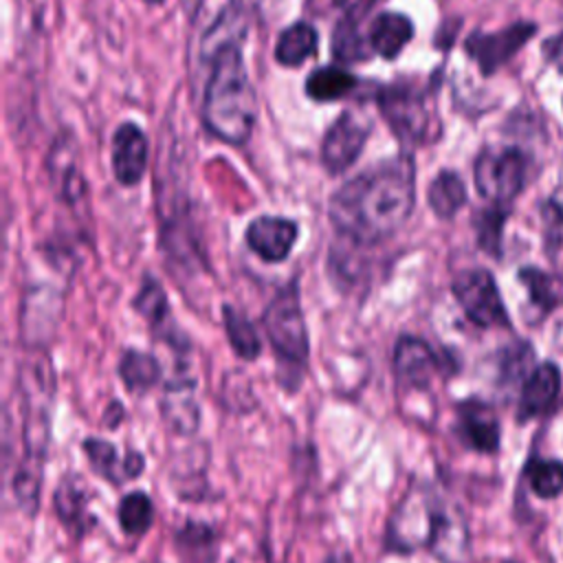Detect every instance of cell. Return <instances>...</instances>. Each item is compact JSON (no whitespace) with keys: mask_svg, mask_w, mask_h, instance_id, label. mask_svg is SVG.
<instances>
[{"mask_svg":"<svg viewBox=\"0 0 563 563\" xmlns=\"http://www.w3.org/2000/svg\"><path fill=\"white\" fill-rule=\"evenodd\" d=\"M158 411L172 433L180 438H194L200 431L202 409L196 398V378L187 374L185 363H180L178 372L165 383Z\"/></svg>","mask_w":563,"mask_h":563,"instance_id":"cell-13","label":"cell"},{"mask_svg":"<svg viewBox=\"0 0 563 563\" xmlns=\"http://www.w3.org/2000/svg\"><path fill=\"white\" fill-rule=\"evenodd\" d=\"M543 53H545L548 62H550V64H554L559 73H563V33H559V35H554V37L545 40V44H543Z\"/></svg>","mask_w":563,"mask_h":563,"instance_id":"cell-36","label":"cell"},{"mask_svg":"<svg viewBox=\"0 0 563 563\" xmlns=\"http://www.w3.org/2000/svg\"><path fill=\"white\" fill-rule=\"evenodd\" d=\"M416 202V167L398 154L343 183L330 200V220L341 238L376 244L398 233Z\"/></svg>","mask_w":563,"mask_h":563,"instance_id":"cell-1","label":"cell"},{"mask_svg":"<svg viewBox=\"0 0 563 563\" xmlns=\"http://www.w3.org/2000/svg\"><path fill=\"white\" fill-rule=\"evenodd\" d=\"M48 169H51L53 185L57 187L59 196L68 205H75L77 200H81L86 196V183H84V176L79 172L77 152H75V145H73L70 139L64 136L55 143V147L51 152Z\"/></svg>","mask_w":563,"mask_h":563,"instance_id":"cell-23","label":"cell"},{"mask_svg":"<svg viewBox=\"0 0 563 563\" xmlns=\"http://www.w3.org/2000/svg\"><path fill=\"white\" fill-rule=\"evenodd\" d=\"M376 0H334L336 9H341L343 20L358 22L361 18L367 15V11L374 7Z\"/></svg>","mask_w":563,"mask_h":563,"instance_id":"cell-34","label":"cell"},{"mask_svg":"<svg viewBox=\"0 0 563 563\" xmlns=\"http://www.w3.org/2000/svg\"><path fill=\"white\" fill-rule=\"evenodd\" d=\"M519 279L528 286L530 299L539 308L543 310L554 308V303L559 301V295H556V282L552 277H548L543 271H537V268H523L519 273Z\"/></svg>","mask_w":563,"mask_h":563,"instance_id":"cell-32","label":"cell"},{"mask_svg":"<svg viewBox=\"0 0 563 563\" xmlns=\"http://www.w3.org/2000/svg\"><path fill=\"white\" fill-rule=\"evenodd\" d=\"M506 213L499 209H486L479 220H477V235H479V246L493 253L495 257L499 255V240H501V227H504Z\"/></svg>","mask_w":563,"mask_h":563,"instance_id":"cell-33","label":"cell"},{"mask_svg":"<svg viewBox=\"0 0 563 563\" xmlns=\"http://www.w3.org/2000/svg\"><path fill=\"white\" fill-rule=\"evenodd\" d=\"M369 130L372 123L358 112H341V117L328 128L321 141V163L328 174H341L358 158Z\"/></svg>","mask_w":563,"mask_h":563,"instance_id":"cell-14","label":"cell"},{"mask_svg":"<svg viewBox=\"0 0 563 563\" xmlns=\"http://www.w3.org/2000/svg\"><path fill=\"white\" fill-rule=\"evenodd\" d=\"M532 35H534L532 22H517L495 33L477 31L468 35L464 48L477 62L479 70L484 75H490L499 66H504Z\"/></svg>","mask_w":563,"mask_h":563,"instance_id":"cell-16","label":"cell"},{"mask_svg":"<svg viewBox=\"0 0 563 563\" xmlns=\"http://www.w3.org/2000/svg\"><path fill=\"white\" fill-rule=\"evenodd\" d=\"M453 295L464 314L479 328L508 325V314L490 273L475 268L464 271L453 279Z\"/></svg>","mask_w":563,"mask_h":563,"instance_id":"cell-9","label":"cell"},{"mask_svg":"<svg viewBox=\"0 0 563 563\" xmlns=\"http://www.w3.org/2000/svg\"><path fill=\"white\" fill-rule=\"evenodd\" d=\"M147 165V139L145 132L128 121L121 123L112 136V172L114 178L125 185L134 187Z\"/></svg>","mask_w":563,"mask_h":563,"instance_id":"cell-19","label":"cell"},{"mask_svg":"<svg viewBox=\"0 0 563 563\" xmlns=\"http://www.w3.org/2000/svg\"><path fill=\"white\" fill-rule=\"evenodd\" d=\"M145 2H150V4H158V2H163V0H145Z\"/></svg>","mask_w":563,"mask_h":563,"instance_id":"cell-39","label":"cell"},{"mask_svg":"<svg viewBox=\"0 0 563 563\" xmlns=\"http://www.w3.org/2000/svg\"><path fill=\"white\" fill-rule=\"evenodd\" d=\"M550 207L554 209V213H556L559 218H563V189H559V191L550 198Z\"/></svg>","mask_w":563,"mask_h":563,"instance_id":"cell-38","label":"cell"},{"mask_svg":"<svg viewBox=\"0 0 563 563\" xmlns=\"http://www.w3.org/2000/svg\"><path fill=\"white\" fill-rule=\"evenodd\" d=\"M526 169V156L517 147L482 150L473 167L475 187L488 202L506 205L523 189Z\"/></svg>","mask_w":563,"mask_h":563,"instance_id":"cell-7","label":"cell"},{"mask_svg":"<svg viewBox=\"0 0 563 563\" xmlns=\"http://www.w3.org/2000/svg\"><path fill=\"white\" fill-rule=\"evenodd\" d=\"M125 418H128V413H125L123 402L117 400V398H112V400L106 405V411H103V416H101V424H103L108 431H117Z\"/></svg>","mask_w":563,"mask_h":563,"instance_id":"cell-35","label":"cell"},{"mask_svg":"<svg viewBox=\"0 0 563 563\" xmlns=\"http://www.w3.org/2000/svg\"><path fill=\"white\" fill-rule=\"evenodd\" d=\"M561 387V372L554 363H541L537 365L521 385L519 396V413L517 418L523 422L528 418L545 413L559 394Z\"/></svg>","mask_w":563,"mask_h":563,"instance_id":"cell-20","label":"cell"},{"mask_svg":"<svg viewBox=\"0 0 563 563\" xmlns=\"http://www.w3.org/2000/svg\"><path fill=\"white\" fill-rule=\"evenodd\" d=\"M150 563H161V561H150Z\"/></svg>","mask_w":563,"mask_h":563,"instance_id":"cell-41","label":"cell"},{"mask_svg":"<svg viewBox=\"0 0 563 563\" xmlns=\"http://www.w3.org/2000/svg\"><path fill=\"white\" fill-rule=\"evenodd\" d=\"M222 323L227 332V341L238 358L242 361H257L262 354V339L251 323V319L240 312L235 306H222Z\"/></svg>","mask_w":563,"mask_h":563,"instance_id":"cell-26","label":"cell"},{"mask_svg":"<svg viewBox=\"0 0 563 563\" xmlns=\"http://www.w3.org/2000/svg\"><path fill=\"white\" fill-rule=\"evenodd\" d=\"M391 367L400 389L427 391L433 378L444 372V361L424 339L413 334H402L394 345Z\"/></svg>","mask_w":563,"mask_h":563,"instance_id":"cell-11","label":"cell"},{"mask_svg":"<svg viewBox=\"0 0 563 563\" xmlns=\"http://www.w3.org/2000/svg\"><path fill=\"white\" fill-rule=\"evenodd\" d=\"M117 374L130 394L145 396L161 383L163 367L154 354L136 347H125L119 356Z\"/></svg>","mask_w":563,"mask_h":563,"instance_id":"cell-21","label":"cell"},{"mask_svg":"<svg viewBox=\"0 0 563 563\" xmlns=\"http://www.w3.org/2000/svg\"><path fill=\"white\" fill-rule=\"evenodd\" d=\"M356 88V77L341 66H321L306 79V92L314 101H334Z\"/></svg>","mask_w":563,"mask_h":563,"instance_id":"cell-28","label":"cell"},{"mask_svg":"<svg viewBox=\"0 0 563 563\" xmlns=\"http://www.w3.org/2000/svg\"><path fill=\"white\" fill-rule=\"evenodd\" d=\"M297 233V222L288 218L260 216L246 227V244L264 262H282L290 255Z\"/></svg>","mask_w":563,"mask_h":563,"instance_id":"cell-18","label":"cell"},{"mask_svg":"<svg viewBox=\"0 0 563 563\" xmlns=\"http://www.w3.org/2000/svg\"><path fill=\"white\" fill-rule=\"evenodd\" d=\"M317 51V31L308 22L290 24L277 40L275 59L282 66H299Z\"/></svg>","mask_w":563,"mask_h":563,"instance_id":"cell-29","label":"cell"},{"mask_svg":"<svg viewBox=\"0 0 563 563\" xmlns=\"http://www.w3.org/2000/svg\"><path fill=\"white\" fill-rule=\"evenodd\" d=\"M427 200L438 218L449 220L464 207L466 187L455 172H440L429 185Z\"/></svg>","mask_w":563,"mask_h":563,"instance_id":"cell-27","label":"cell"},{"mask_svg":"<svg viewBox=\"0 0 563 563\" xmlns=\"http://www.w3.org/2000/svg\"><path fill=\"white\" fill-rule=\"evenodd\" d=\"M211 70L205 84L202 123L220 141L242 145L257 119V97L249 79L240 42H229L205 55Z\"/></svg>","mask_w":563,"mask_h":563,"instance_id":"cell-2","label":"cell"},{"mask_svg":"<svg viewBox=\"0 0 563 563\" xmlns=\"http://www.w3.org/2000/svg\"><path fill=\"white\" fill-rule=\"evenodd\" d=\"M372 44L365 40L356 22L341 20L332 33V55L339 62H363L372 55Z\"/></svg>","mask_w":563,"mask_h":563,"instance_id":"cell-30","label":"cell"},{"mask_svg":"<svg viewBox=\"0 0 563 563\" xmlns=\"http://www.w3.org/2000/svg\"><path fill=\"white\" fill-rule=\"evenodd\" d=\"M174 545L185 563H216L218 559V530L202 519H187L174 532Z\"/></svg>","mask_w":563,"mask_h":563,"instance_id":"cell-22","label":"cell"},{"mask_svg":"<svg viewBox=\"0 0 563 563\" xmlns=\"http://www.w3.org/2000/svg\"><path fill=\"white\" fill-rule=\"evenodd\" d=\"M411 37H413L411 20L402 13H391V11L376 15L367 33L372 51L383 59H396Z\"/></svg>","mask_w":563,"mask_h":563,"instance_id":"cell-24","label":"cell"},{"mask_svg":"<svg viewBox=\"0 0 563 563\" xmlns=\"http://www.w3.org/2000/svg\"><path fill=\"white\" fill-rule=\"evenodd\" d=\"M506 563H517V561H506Z\"/></svg>","mask_w":563,"mask_h":563,"instance_id":"cell-40","label":"cell"},{"mask_svg":"<svg viewBox=\"0 0 563 563\" xmlns=\"http://www.w3.org/2000/svg\"><path fill=\"white\" fill-rule=\"evenodd\" d=\"M319 563H354V554L350 548H343V545H336V548H330Z\"/></svg>","mask_w":563,"mask_h":563,"instance_id":"cell-37","label":"cell"},{"mask_svg":"<svg viewBox=\"0 0 563 563\" xmlns=\"http://www.w3.org/2000/svg\"><path fill=\"white\" fill-rule=\"evenodd\" d=\"M455 435L466 449L495 455L501 442V424L495 409L479 398L460 400L455 405Z\"/></svg>","mask_w":563,"mask_h":563,"instance_id":"cell-15","label":"cell"},{"mask_svg":"<svg viewBox=\"0 0 563 563\" xmlns=\"http://www.w3.org/2000/svg\"><path fill=\"white\" fill-rule=\"evenodd\" d=\"M132 306L136 308V312L150 323V328L154 330V334L167 343L180 358L189 352V341L185 334L178 332L176 323L172 321V314H169V301H167V295L163 290V286L158 282H154L152 277H147Z\"/></svg>","mask_w":563,"mask_h":563,"instance_id":"cell-17","label":"cell"},{"mask_svg":"<svg viewBox=\"0 0 563 563\" xmlns=\"http://www.w3.org/2000/svg\"><path fill=\"white\" fill-rule=\"evenodd\" d=\"M57 378L46 350H29L18 369V400H20V440L22 453L18 462L44 468L53 440Z\"/></svg>","mask_w":563,"mask_h":563,"instance_id":"cell-3","label":"cell"},{"mask_svg":"<svg viewBox=\"0 0 563 563\" xmlns=\"http://www.w3.org/2000/svg\"><path fill=\"white\" fill-rule=\"evenodd\" d=\"M378 108L391 132L407 145L422 143L435 134L438 123L429 99L409 84H396L378 95Z\"/></svg>","mask_w":563,"mask_h":563,"instance_id":"cell-6","label":"cell"},{"mask_svg":"<svg viewBox=\"0 0 563 563\" xmlns=\"http://www.w3.org/2000/svg\"><path fill=\"white\" fill-rule=\"evenodd\" d=\"M427 552L438 563H468L473 554L466 515L442 488L438 495L435 523Z\"/></svg>","mask_w":563,"mask_h":563,"instance_id":"cell-10","label":"cell"},{"mask_svg":"<svg viewBox=\"0 0 563 563\" xmlns=\"http://www.w3.org/2000/svg\"><path fill=\"white\" fill-rule=\"evenodd\" d=\"M262 325L275 356L277 385L292 396L301 389L310 361V336L297 282H288L275 292L262 312Z\"/></svg>","mask_w":563,"mask_h":563,"instance_id":"cell-4","label":"cell"},{"mask_svg":"<svg viewBox=\"0 0 563 563\" xmlns=\"http://www.w3.org/2000/svg\"><path fill=\"white\" fill-rule=\"evenodd\" d=\"M81 453L86 455L90 471L112 486H123L125 482L139 479L147 468L143 451L128 446L121 453L112 440L99 435H86L81 440Z\"/></svg>","mask_w":563,"mask_h":563,"instance_id":"cell-12","label":"cell"},{"mask_svg":"<svg viewBox=\"0 0 563 563\" xmlns=\"http://www.w3.org/2000/svg\"><path fill=\"white\" fill-rule=\"evenodd\" d=\"M526 479L537 497H556L563 490V464L556 460L534 457L526 466Z\"/></svg>","mask_w":563,"mask_h":563,"instance_id":"cell-31","label":"cell"},{"mask_svg":"<svg viewBox=\"0 0 563 563\" xmlns=\"http://www.w3.org/2000/svg\"><path fill=\"white\" fill-rule=\"evenodd\" d=\"M438 495L440 486L435 482L411 477L385 523L383 550L387 554L409 556L422 548H429Z\"/></svg>","mask_w":563,"mask_h":563,"instance_id":"cell-5","label":"cell"},{"mask_svg":"<svg viewBox=\"0 0 563 563\" xmlns=\"http://www.w3.org/2000/svg\"><path fill=\"white\" fill-rule=\"evenodd\" d=\"M154 499L143 488L128 490L117 501V521L123 534L143 537L154 526Z\"/></svg>","mask_w":563,"mask_h":563,"instance_id":"cell-25","label":"cell"},{"mask_svg":"<svg viewBox=\"0 0 563 563\" xmlns=\"http://www.w3.org/2000/svg\"><path fill=\"white\" fill-rule=\"evenodd\" d=\"M92 501L95 490L77 471H66L53 488L55 517L75 543L84 541L99 523Z\"/></svg>","mask_w":563,"mask_h":563,"instance_id":"cell-8","label":"cell"}]
</instances>
